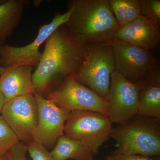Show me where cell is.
Listing matches in <instances>:
<instances>
[{
  "instance_id": "obj_18",
  "label": "cell",
  "mask_w": 160,
  "mask_h": 160,
  "mask_svg": "<svg viewBox=\"0 0 160 160\" xmlns=\"http://www.w3.org/2000/svg\"><path fill=\"white\" fill-rule=\"evenodd\" d=\"M19 142L17 136L0 116V157L7 155L12 148Z\"/></svg>"
},
{
  "instance_id": "obj_10",
  "label": "cell",
  "mask_w": 160,
  "mask_h": 160,
  "mask_svg": "<svg viewBox=\"0 0 160 160\" xmlns=\"http://www.w3.org/2000/svg\"><path fill=\"white\" fill-rule=\"evenodd\" d=\"M138 88L115 70L110 78L106 98L109 104L108 117L112 124H122L138 115Z\"/></svg>"
},
{
  "instance_id": "obj_15",
  "label": "cell",
  "mask_w": 160,
  "mask_h": 160,
  "mask_svg": "<svg viewBox=\"0 0 160 160\" xmlns=\"http://www.w3.org/2000/svg\"><path fill=\"white\" fill-rule=\"evenodd\" d=\"M26 0L0 1V45L11 36L22 16Z\"/></svg>"
},
{
  "instance_id": "obj_8",
  "label": "cell",
  "mask_w": 160,
  "mask_h": 160,
  "mask_svg": "<svg viewBox=\"0 0 160 160\" xmlns=\"http://www.w3.org/2000/svg\"><path fill=\"white\" fill-rule=\"evenodd\" d=\"M71 13V9H68L65 13L57 14L50 23L40 27L37 37L29 45L22 47L0 45V67L29 66L36 68L42 56L40 46L56 29L67 22Z\"/></svg>"
},
{
  "instance_id": "obj_19",
  "label": "cell",
  "mask_w": 160,
  "mask_h": 160,
  "mask_svg": "<svg viewBox=\"0 0 160 160\" xmlns=\"http://www.w3.org/2000/svg\"><path fill=\"white\" fill-rule=\"evenodd\" d=\"M141 15L160 26V0H140Z\"/></svg>"
},
{
  "instance_id": "obj_22",
  "label": "cell",
  "mask_w": 160,
  "mask_h": 160,
  "mask_svg": "<svg viewBox=\"0 0 160 160\" xmlns=\"http://www.w3.org/2000/svg\"><path fill=\"white\" fill-rule=\"evenodd\" d=\"M106 160H155L149 157L137 154H112L106 158Z\"/></svg>"
},
{
  "instance_id": "obj_7",
  "label": "cell",
  "mask_w": 160,
  "mask_h": 160,
  "mask_svg": "<svg viewBox=\"0 0 160 160\" xmlns=\"http://www.w3.org/2000/svg\"><path fill=\"white\" fill-rule=\"evenodd\" d=\"M45 98L69 112L92 111L108 116L107 100L78 82L73 77L64 80L52 89Z\"/></svg>"
},
{
  "instance_id": "obj_9",
  "label": "cell",
  "mask_w": 160,
  "mask_h": 160,
  "mask_svg": "<svg viewBox=\"0 0 160 160\" xmlns=\"http://www.w3.org/2000/svg\"><path fill=\"white\" fill-rule=\"evenodd\" d=\"M2 117L19 141L28 143L37 127L38 111L34 94L17 97L6 102Z\"/></svg>"
},
{
  "instance_id": "obj_21",
  "label": "cell",
  "mask_w": 160,
  "mask_h": 160,
  "mask_svg": "<svg viewBox=\"0 0 160 160\" xmlns=\"http://www.w3.org/2000/svg\"><path fill=\"white\" fill-rule=\"evenodd\" d=\"M27 145L20 142L12 148L7 155L10 160H27Z\"/></svg>"
},
{
  "instance_id": "obj_13",
  "label": "cell",
  "mask_w": 160,
  "mask_h": 160,
  "mask_svg": "<svg viewBox=\"0 0 160 160\" xmlns=\"http://www.w3.org/2000/svg\"><path fill=\"white\" fill-rule=\"evenodd\" d=\"M33 69L29 66L0 67V90L6 102L17 97L35 93L32 81Z\"/></svg>"
},
{
  "instance_id": "obj_12",
  "label": "cell",
  "mask_w": 160,
  "mask_h": 160,
  "mask_svg": "<svg viewBox=\"0 0 160 160\" xmlns=\"http://www.w3.org/2000/svg\"><path fill=\"white\" fill-rule=\"evenodd\" d=\"M160 26L153 21L141 15L130 24L120 27L113 39L149 50L156 47L160 42Z\"/></svg>"
},
{
  "instance_id": "obj_16",
  "label": "cell",
  "mask_w": 160,
  "mask_h": 160,
  "mask_svg": "<svg viewBox=\"0 0 160 160\" xmlns=\"http://www.w3.org/2000/svg\"><path fill=\"white\" fill-rule=\"evenodd\" d=\"M51 152L55 160H93L94 155L82 143L64 134L58 138Z\"/></svg>"
},
{
  "instance_id": "obj_24",
  "label": "cell",
  "mask_w": 160,
  "mask_h": 160,
  "mask_svg": "<svg viewBox=\"0 0 160 160\" xmlns=\"http://www.w3.org/2000/svg\"><path fill=\"white\" fill-rule=\"evenodd\" d=\"M0 160H10L9 156L8 155L2 157H0Z\"/></svg>"
},
{
  "instance_id": "obj_1",
  "label": "cell",
  "mask_w": 160,
  "mask_h": 160,
  "mask_svg": "<svg viewBox=\"0 0 160 160\" xmlns=\"http://www.w3.org/2000/svg\"><path fill=\"white\" fill-rule=\"evenodd\" d=\"M45 42L32 81L36 92L45 98L64 80L74 77L84 60L86 44L77 38L65 24L52 32Z\"/></svg>"
},
{
  "instance_id": "obj_2",
  "label": "cell",
  "mask_w": 160,
  "mask_h": 160,
  "mask_svg": "<svg viewBox=\"0 0 160 160\" xmlns=\"http://www.w3.org/2000/svg\"><path fill=\"white\" fill-rule=\"evenodd\" d=\"M66 27L83 44L111 43L120 27L108 0H69Z\"/></svg>"
},
{
  "instance_id": "obj_3",
  "label": "cell",
  "mask_w": 160,
  "mask_h": 160,
  "mask_svg": "<svg viewBox=\"0 0 160 160\" xmlns=\"http://www.w3.org/2000/svg\"><path fill=\"white\" fill-rule=\"evenodd\" d=\"M137 115L112 128L110 137L117 148L112 153L160 156V119Z\"/></svg>"
},
{
  "instance_id": "obj_6",
  "label": "cell",
  "mask_w": 160,
  "mask_h": 160,
  "mask_svg": "<svg viewBox=\"0 0 160 160\" xmlns=\"http://www.w3.org/2000/svg\"><path fill=\"white\" fill-rule=\"evenodd\" d=\"M115 70L135 84L160 73L157 60L149 50L117 39L111 43Z\"/></svg>"
},
{
  "instance_id": "obj_14",
  "label": "cell",
  "mask_w": 160,
  "mask_h": 160,
  "mask_svg": "<svg viewBox=\"0 0 160 160\" xmlns=\"http://www.w3.org/2000/svg\"><path fill=\"white\" fill-rule=\"evenodd\" d=\"M136 85L139 92L138 115L160 119V73Z\"/></svg>"
},
{
  "instance_id": "obj_5",
  "label": "cell",
  "mask_w": 160,
  "mask_h": 160,
  "mask_svg": "<svg viewBox=\"0 0 160 160\" xmlns=\"http://www.w3.org/2000/svg\"><path fill=\"white\" fill-rule=\"evenodd\" d=\"M112 123L106 115L89 111L69 112L63 133L82 143L95 154L110 138Z\"/></svg>"
},
{
  "instance_id": "obj_17",
  "label": "cell",
  "mask_w": 160,
  "mask_h": 160,
  "mask_svg": "<svg viewBox=\"0 0 160 160\" xmlns=\"http://www.w3.org/2000/svg\"><path fill=\"white\" fill-rule=\"evenodd\" d=\"M120 27L126 26L141 15L140 0H108Z\"/></svg>"
},
{
  "instance_id": "obj_23",
  "label": "cell",
  "mask_w": 160,
  "mask_h": 160,
  "mask_svg": "<svg viewBox=\"0 0 160 160\" xmlns=\"http://www.w3.org/2000/svg\"><path fill=\"white\" fill-rule=\"evenodd\" d=\"M6 102V98L3 94L2 92L0 90V113L2 112V110L5 103Z\"/></svg>"
},
{
  "instance_id": "obj_20",
  "label": "cell",
  "mask_w": 160,
  "mask_h": 160,
  "mask_svg": "<svg viewBox=\"0 0 160 160\" xmlns=\"http://www.w3.org/2000/svg\"><path fill=\"white\" fill-rule=\"evenodd\" d=\"M27 151L32 160H55L51 152L42 145L32 140L27 143Z\"/></svg>"
},
{
  "instance_id": "obj_11",
  "label": "cell",
  "mask_w": 160,
  "mask_h": 160,
  "mask_svg": "<svg viewBox=\"0 0 160 160\" xmlns=\"http://www.w3.org/2000/svg\"><path fill=\"white\" fill-rule=\"evenodd\" d=\"M34 95L37 102L38 121L32 139L47 149L53 148L58 138L64 134L69 112L37 92Z\"/></svg>"
},
{
  "instance_id": "obj_4",
  "label": "cell",
  "mask_w": 160,
  "mask_h": 160,
  "mask_svg": "<svg viewBox=\"0 0 160 160\" xmlns=\"http://www.w3.org/2000/svg\"><path fill=\"white\" fill-rule=\"evenodd\" d=\"M111 43L86 45L84 60L73 77L78 82L106 100L111 74L115 70Z\"/></svg>"
}]
</instances>
